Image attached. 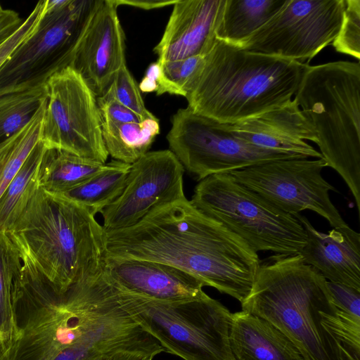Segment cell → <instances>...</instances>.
<instances>
[{"mask_svg": "<svg viewBox=\"0 0 360 360\" xmlns=\"http://www.w3.org/2000/svg\"><path fill=\"white\" fill-rule=\"evenodd\" d=\"M322 323L341 344L350 360H360V319L338 309L322 311Z\"/></svg>", "mask_w": 360, "mask_h": 360, "instance_id": "cell-30", "label": "cell"}, {"mask_svg": "<svg viewBox=\"0 0 360 360\" xmlns=\"http://www.w3.org/2000/svg\"><path fill=\"white\" fill-rule=\"evenodd\" d=\"M102 96L117 101L143 119L155 117L146 108L139 87L127 65L120 70L110 86Z\"/></svg>", "mask_w": 360, "mask_h": 360, "instance_id": "cell-31", "label": "cell"}, {"mask_svg": "<svg viewBox=\"0 0 360 360\" xmlns=\"http://www.w3.org/2000/svg\"><path fill=\"white\" fill-rule=\"evenodd\" d=\"M345 0H288L238 47L307 63L338 35Z\"/></svg>", "mask_w": 360, "mask_h": 360, "instance_id": "cell-12", "label": "cell"}, {"mask_svg": "<svg viewBox=\"0 0 360 360\" xmlns=\"http://www.w3.org/2000/svg\"><path fill=\"white\" fill-rule=\"evenodd\" d=\"M6 233L24 270L59 293L105 269L103 226L88 210L63 194L39 186Z\"/></svg>", "mask_w": 360, "mask_h": 360, "instance_id": "cell-3", "label": "cell"}, {"mask_svg": "<svg viewBox=\"0 0 360 360\" xmlns=\"http://www.w3.org/2000/svg\"><path fill=\"white\" fill-rule=\"evenodd\" d=\"M48 9V0L39 1L20 27L0 44V68L14 51L37 30Z\"/></svg>", "mask_w": 360, "mask_h": 360, "instance_id": "cell-33", "label": "cell"}, {"mask_svg": "<svg viewBox=\"0 0 360 360\" xmlns=\"http://www.w3.org/2000/svg\"><path fill=\"white\" fill-rule=\"evenodd\" d=\"M184 173L169 149L148 151L131 165L123 191L101 212L104 231L131 227L157 207L185 198Z\"/></svg>", "mask_w": 360, "mask_h": 360, "instance_id": "cell-14", "label": "cell"}, {"mask_svg": "<svg viewBox=\"0 0 360 360\" xmlns=\"http://www.w3.org/2000/svg\"><path fill=\"white\" fill-rule=\"evenodd\" d=\"M105 256L172 265L240 302L260 265L242 238L186 197L157 207L131 227L105 231Z\"/></svg>", "mask_w": 360, "mask_h": 360, "instance_id": "cell-2", "label": "cell"}, {"mask_svg": "<svg viewBox=\"0 0 360 360\" xmlns=\"http://www.w3.org/2000/svg\"><path fill=\"white\" fill-rule=\"evenodd\" d=\"M47 150L40 141L0 197V232L11 228L39 186L40 172Z\"/></svg>", "mask_w": 360, "mask_h": 360, "instance_id": "cell-23", "label": "cell"}, {"mask_svg": "<svg viewBox=\"0 0 360 360\" xmlns=\"http://www.w3.org/2000/svg\"><path fill=\"white\" fill-rule=\"evenodd\" d=\"M103 358H101V359H94V360H102Z\"/></svg>", "mask_w": 360, "mask_h": 360, "instance_id": "cell-41", "label": "cell"}, {"mask_svg": "<svg viewBox=\"0 0 360 360\" xmlns=\"http://www.w3.org/2000/svg\"><path fill=\"white\" fill-rule=\"evenodd\" d=\"M335 51L360 58V0H345L342 22L333 41Z\"/></svg>", "mask_w": 360, "mask_h": 360, "instance_id": "cell-32", "label": "cell"}, {"mask_svg": "<svg viewBox=\"0 0 360 360\" xmlns=\"http://www.w3.org/2000/svg\"><path fill=\"white\" fill-rule=\"evenodd\" d=\"M47 101L41 141L47 149L67 152L105 164L97 98L68 66L46 83Z\"/></svg>", "mask_w": 360, "mask_h": 360, "instance_id": "cell-11", "label": "cell"}, {"mask_svg": "<svg viewBox=\"0 0 360 360\" xmlns=\"http://www.w3.org/2000/svg\"><path fill=\"white\" fill-rule=\"evenodd\" d=\"M13 306L15 335L0 360H94L122 351L160 347L120 305L103 274L59 293L23 269Z\"/></svg>", "mask_w": 360, "mask_h": 360, "instance_id": "cell-1", "label": "cell"}, {"mask_svg": "<svg viewBox=\"0 0 360 360\" xmlns=\"http://www.w3.org/2000/svg\"><path fill=\"white\" fill-rule=\"evenodd\" d=\"M294 99L312 125L320 153L344 179L360 214V65H307Z\"/></svg>", "mask_w": 360, "mask_h": 360, "instance_id": "cell-6", "label": "cell"}, {"mask_svg": "<svg viewBox=\"0 0 360 360\" xmlns=\"http://www.w3.org/2000/svg\"><path fill=\"white\" fill-rule=\"evenodd\" d=\"M46 98V84L0 96V142L27 124Z\"/></svg>", "mask_w": 360, "mask_h": 360, "instance_id": "cell-28", "label": "cell"}, {"mask_svg": "<svg viewBox=\"0 0 360 360\" xmlns=\"http://www.w3.org/2000/svg\"><path fill=\"white\" fill-rule=\"evenodd\" d=\"M105 271L118 286L153 300L184 301L198 298L205 293L202 281L167 264L105 258Z\"/></svg>", "mask_w": 360, "mask_h": 360, "instance_id": "cell-17", "label": "cell"}, {"mask_svg": "<svg viewBox=\"0 0 360 360\" xmlns=\"http://www.w3.org/2000/svg\"><path fill=\"white\" fill-rule=\"evenodd\" d=\"M242 310L281 330L304 360H350L322 323V311L338 309L326 279L300 254L275 255L260 264Z\"/></svg>", "mask_w": 360, "mask_h": 360, "instance_id": "cell-5", "label": "cell"}, {"mask_svg": "<svg viewBox=\"0 0 360 360\" xmlns=\"http://www.w3.org/2000/svg\"><path fill=\"white\" fill-rule=\"evenodd\" d=\"M22 274V262L15 247L6 231L0 232V336L6 349L15 335L13 297Z\"/></svg>", "mask_w": 360, "mask_h": 360, "instance_id": "cell-26", "label": "cell"}, {"mask_svg": "<svg viewBox=\"0 0 360 360\" xmlns=\"http://www.w3.org/2000/svg\"><path fill=\"white\" fill-rule=\"evenodd\" d=\"M224 0H177L153 51L158 63L205 56L217 38Z\"/></svg>", "mask_w": 360, "mask_h": 360, "instance_id": "cell-16", "label": "cell"}, {"mask_svg": "<svg viewBox=\"0 0 360 360\" xmlns=\"http://www.w3.org/2000/svg\"><path fill=\"white\" fill-rule=\"evenodd\" d=\"M160 129L156 117L140 122H101L102 137L108 155L129 165L148 152Z\"/></svg>", "mask_w": 360, "mask_h": 360, "instance_id": "cell-22", "label": "cell"}, {"mask_svg": "<svg viewBox=\"0 0 360 360\" xmlns=\"http://www.w3.org/2000/svg\"><path fill=\"white\" fill-rule=\"evenodd\" d=\"M308 65L217 39L186 96L188 107L231 124L254 117L290 102Z\"/></svg>", "mask_w": 360, "mask_h": 360, "instance_id": "cell-4", "label": "cell"}, {"mask_svg": "<svg viewBox=\"0 0 360 360\" xmlns=\"http://www.w3.org/2000/svg\"><path fill=\"white\" fill-rule=\"evenodd\" d=\"M104 165L67 152L48 149L40 172L39 186L64 193L85 182Z\"/></svg>", "mask_w": 360, "mask_h": 360, "instance_id": "cell-25", "label": "cell"}, {"mask_svg": "<svg viewBox=\"0 0 360 360\" xmlns=\"http://www.w3.org/2000/svg\"><path fill=\"white\" fill-rule=\"evenodd\" d=\"M6 349V345L0 336V356L4 353Z\"/></svg>", "mask_w": 360, "mask_h": 360, "instance_id": "cell-40", "label": "cell"}, {"mask_svg": "<svg viewBox=\"0 0 360 360\" xmlns=\"http://www.w3.org/2000/svg\"><path fill=\"white\" fill-rule=\"evenodd\" d=\"M167 140L184 168L198 181L271 160L304 157L247 143L234 134L232 124L195 113L188 106L172 116Z\"/></svg>", "mask_w": 360, "mask_h": 360, "instance_id": "cell-10", "label": "cell"}, {"mask_svg": "<svg viewBox=\"0 0 360 360\" xmlns=\"http://www.w3.org/2000/svg\"><path fill=\"white\" fill-rule=\"evenodd\" d=\"M239 139L278 152L321 159V153L305 140L317 143L314 129L291 100L285 105L232 124Z\"/></svg>", "mask_w": 360, "mask_h": 360, "instance_id": "cell-18", "label": "cell"}, {"mask_svg": "<svg viewBox=\"0 0 360 360\" xmlns=\"http://www.w3.org/2000/svg\"><path fill=\"white\" fill-rule=\"evenodd\" d=\"M113 0H98L70 65L96 98L109 89L126 62L124 32Z\"/></svg>", "mask_w": 360, "mask_h": 360, "instance_id": "cell-15", "label": "cell"}, {"mask_svg": "<svg viewBox=\"0 0 360 360\" xmlns=\"http://www.w3.org/2000/svg\"><path fill=\"white\" fill-rule=\"evenodd\" d=\"M159 74L158 63H153L148 68L145 77L139 86L140 91L143 92L156 91Z\"/></svg>", "mask_w": 360, "mask_h": 360, "instance_id": "cell-37", "label": "cell"}, {"mask_svg": "<svg viewBox=\"0 0 360 360\" xmlns=\"http://www.w3.org/2000/svg\"><path fill=\"white\" fill-rule=\"evenodd\" d=\"M229 342L234 360H304L281 330L243 310L231 314Z\"/></svg>", "mask_w": 360, "mask_h": 360, "instance_id": "cell-20", "label": "cell"}, {"mask_svg": "<svg viewBox=\"0 0 360 360\" xmlns=\"http://www.w3.org/2000/svg\"><path fill=\"white\" fill-rule=\"evenodd\" d=\"M98 0H48L34 34L0 68V96L45 84L70 66Z\"/></svg>", "mask_w": 360, "mask_h": 360, "instance_id": "cell-9", "label": "cell"}, {"mask_svg": "<svg viewBox=\"0 0 360 360\" xmlns=\"http://www.w3.org/2000/svg\"><path fill=\"white\" fill-rule=\"evenodd\" d=\"M111 281L122 308L166 352L184 360H234L229 342L232 313L219 301L206 293L190 300L160 301Z\"/></svg>", "mask_w": 360, "mask_h": 360, "instance_id": "cell-7", "label": "cell"}, {"mask_svg": "<svg viewBox=\"0 0 360 360\" xmlns=\"http://www.w3.org/2000/svg\"><path fill=\"white\" fill-rule=\"evenodd\" d=\"M326 167L323 158L300 157L271 160L228 174L283 211L294 215L309 210L335 228L346 223L330 199L329 192L338 191L323 177Z\"/></svg>", "mask_w": 360, "mask_h": 360, "instance_id": "cell-13", "label": "cell"}, {"mask_svg": "<svg viewBox=\"0 0 360 360\" xmlns=\"http://www.w3.org/2000/svg\"><path fill=\"white\" fill-rule=\"evenodd\" d=\"M46 101L47 98L27 124L0 142V197L41 141Z\"/></svg>", "mask_w": 360, "mask_h": 360, "instance_id": "cell-27", "label": "cell"}, {"mask_svg": "<svg viewBox=\"0 0 360 360\" xmlns=\"http://www.w3.org/2000/svg\"><path fill=\"white\" fill-rule=\"evenodd\" d=\"M205 56H195L183 60L158 63L159 74L157 95L165 93L186 98L199 76Z\"/></svg>", "mask_w": 360, "mask_h": 360, "instance_id": "cell-29", "label": "cell"}, {"mask_svg": "<svg viewBox=\"0 0 360 360\" xmlns=\"http://www.w3.org/2000/svg\"><path fill=\"white\" fill-rule=\"evenodd\" d=\"M97 104L101 122L130 123L146 120L112 98L98 97Z\"/></svg>", "mask_w": 360, "mask_h": 360, "instance_id": "cell-35", "label": "cell"}, {"mask_svg": "<svg viewBox=\"0 0 360 360\" xmlns=\"http://www.w3.org/2000/svg\"><path fill=\"white\" fill-rule=\"evenodd\" d=\"M23 20L16 12L4 9L0 4V30L10 27H18Z\"/></svg>", "mask_w": 360, "mask_h": 360, "instance_id": "cell-39", "label": "cell"}, {"mask_svg": "<svg viewBox=\"0 0 360 360\" xmlns=\"http://www.w3.org/2000/svg\"><path fill=\"white\" fill-rule=\"evenodd\" d=\"M190 202L238 236L257 253L295 255L306 245L305 230L295 216L274 206L228 174L199 181Z\"/></svg>", "mask_w": 360, "mask_h": 360, "instance_id": "cell-8", "label": "cell"}, {"mask_svg": "<svg viewBox=\"0 0 360 360\" xmlns=\"http://www.w3.org/2000/svg\"><path fill=\"white\" fill-rule=\"evenodd\" d=\"M131 165L112 160L76 188L60 193L94 216L112 203L123 191Z\"/></svg>", "mask_w": 360, "mask_h": 360, "instance_id": "cell-24", "label": "cell"}, {"mask_svg": "<svg viewBox=\"0 0 360 360\" xmlns=\"http://www.w3.org/2000/svg\"><path fill=\"white\" fill-rule=\"evenodd\" d=\"M155 356L146 352L122 351L104 356L102 360H153Z\"/></svg>", "mask_w": 360, "mask_h": 360, "instance_id": "cell-38", "label": "cell"}, {"mask_svg": "<svg viewBox=\"0 0 360 360\" xmlns=\"http://www.w3.org/2000/svg\"><path fill=\"white\" fill-rule=\"evenodd\" d=\"M303 226L307 243L300 255L327 281L360 290V234L348 224L328 233L317 231L304 217L294 214Z\"/></svg>", "mask_w": 360, "mask_h": 360, "instance_id": "cell-19", "label": "cell"}, {"mask_svg": "<svg viewBox=\"0 0 360 360\" xmlns=\"http://www.w3.org/2000/svg\"><path fill=\"white\" fill-rule=\"evenodd\" d=\"M176 1L177 0H113L117 7L120 5H127L145 10L173 6Z\"/></svg>", "mask_w": 360, "mask_h": 360, "instance_id": "cell-36", "label": "cell"}, {"mask_svg": "<svg viewBox=\"0 0 360 360\" xmlns=\"http://www.w3.org/2000/svg\"><path fill=\"white\" fill-rule=\"evenodd\" d=\"M288 0H224L216 38L239 46L267 22Z\"/></svg>", "mask_w": 360, "mask_h": 360, "instance_id": "cell-21", "label": "cell"}, {"mask_svg": "<svg viewBox=\"0 0 360 360\" xmlns=\"http://www.w3.org/2000/svg\"><path fill=\"white\" fill-rule=\"evenodd\" d=\"M326 285L338 310L360 319V290L327 280Z\"/></svg>", "mask_w": 360, "mask_h": 360, "instance_id": "cell-34", "label": "cell"}]
</instances>
